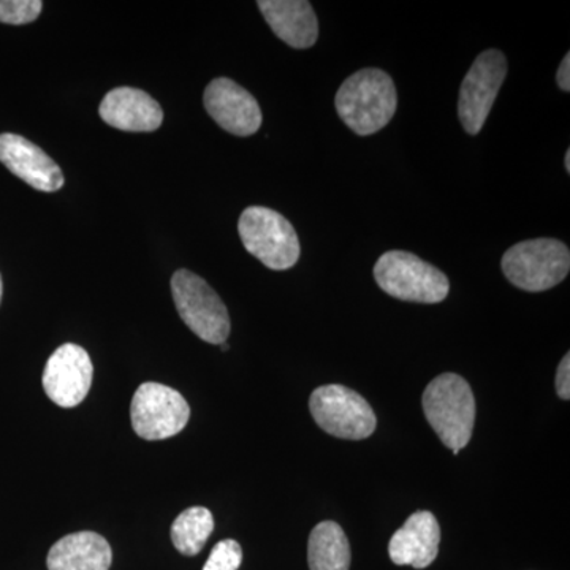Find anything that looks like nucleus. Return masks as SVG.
Listing matches in <instances>:
<instances>
[{
	"label": "nucleus",
	"instance_id": "nucleus-1",
	"mask_svg": "<svg viewBox=\"0 0 570 570\" xmlns=\"http://www.w3.org/2000/svg\"><path fill=\"white\" fill-rule=\"evenodd\" d=\"M335 107L352 132L360 137L376 134L395 116V82L387 71L381 69L355 71L337 89Z\"/></svg>",
	"mask_w": 570,
	"mask_h": 570
},
{
	"label": "nucleus",
	"instance_id": "nucleus-2",
	"mask_svg": "<svg viewBox=\"0 0 570 570\" xmlns=\"http://www.w3.org/2000/svg\"><path fill=\"white\" fill-rule=\"evenodd\" d=\"M422 404L428 423L439 439L453 455H459L474 430L475 400L471 385L459 374H441L425 389Z\"/></svg>",
	"mask_w": 570,
	"mask_h": 570
},
{
	"label": "nucleus",
	"instance_id": "nucleus-3",
	"mask_svg": "<svg viewBox=\"0 0 570 570\" xmlns=\"http://www.w3.org/2000/svg\"><path fill=\"white\" fill-rule=\"evenodd\" d=\"M379 287L401 302L436 305L448 298L449 277L417 255L406 250H389L374 266Z\"/></svg>",
	"mask_w": 570,
	"mask_h": 570
},
{
	"label": "nucleus",
	"instance_id": "nucleus-4",
	"mask_svg": "<svg viewBox=\"0 0 570 570\" xmlns=\"http://www.w3.org/2000/svg\"><path fill=\"white\" fill-rule=\"evenodd\" d=\"M501 266L509 283L521 291H549L569 275V247L560 239H528L509 247Z\"/></svg>",
	"mask_w": 570,
	"mask_h": 570
},
{
	"label": "nucleus",
	"instance_id": "nucleus-5",
	"mask_svg": "<svg viewBox=\"0 0 570 570\" xmlns=\"http://www.w3.org/2000/svg\"><path fill=\"white\" fill-rule=\"evenodd\" d=\"M238 234L247 253L275 272L292 268L302 254L294 225L265 206H249L243 212Z\"/></svg>",
	"mask_w": 570,
	"mask_h": 570
},
{
	"label": "nucleus",
	"instance_id": "nucleus-6",
	"mask_svg": "<svg viewBox=\"0 0 570 570\" xmlns=\"http://www.w3.org/2000/svg\"><path fill=\"white\" fill-rule=\"evenodd\" d=\"M171 294L184 324L209 344H224L230 335V316L220 296L204 277L178 269L171 277Z\"/></svg>",
	"mask_w": 570,
	"mask_h": 570
},
{
	"label": "nucleus",
	"instance_id": "nucleus-7",
	"mask_svg": "<svg viewBox=\"0 0 570 570\" xmlns=\"http://www.w3.org/2000/svg\"><path fill=\"white\" fill-rule=\"evenodd\" d=\"M311 414L325 433L362 441L376 431L377 419L370 403L344 385H322L309 397Z\"/></svg>",
	"mask_w": 570,
	"mask_h": 570
},
{
	"label": "nucleus",
	"instance_id": "nucleus-8",
	"mask_svg": "<svg viewBox=\"0 0 570 570\" xmlns=\"http://www.w3.org/2000/svg\"><path fill=\"white\" fill-rule=\"evenodd\" d=\"M190 407L181 393L167 385L146 382L135 392L130 419L135 433L145 441H164L181 433Z\"/></svg>",
	"mask_w": 570,
	"mask_h": 570
},
{
	"label": "nucleus",
	"instance_id": "nucleus-9",
	"mask_svg": "<svg viewBox=\"0 0 570 570\" xmlns=\"http://www.w3.org/2000/svg\"><path fill=\"white\" fill-rule=\"evenodd\" d=\"M508 75V59L499 50H487L475 59L461 82L459 116L469 135L485 126L494 100Z\"/></svg>",
	"mask_w": 570,
	"mask_h": 570
},
{
	"label": "nucleus",
	"instance_id": "nucleus-10",
	"mask_svg": "<svg viewBox=\"0 0 570 570\" xmlns=\"http://www.w3.org/2000/svg\"><path fill=\"white\" fill-rule=\"evenodd\" d=\"M92 377L94 366L88 352L77 344H63L45 366V393L58 406L75 407L88 396Z\"/></svg>",
	"mask_w": 570,
	"mask_h": 570
},
{
	"label": "nucleus",
	"instance_id": "nucleus-11",
	"mask_svg": "<svg viewBox=\"0 0 570 570\" xmlns=\"http://www.w3.org/2000/svg\"><path fill=\"white\" fill-rule=\"evenodd\" d=\"M204 102L214 121L236 137H250L262 127L261 105L253 94L230 78H216L209 82Z\"/></svg>",
	"mask_w": 570,
	"mask_h": 570
},
{
	"label": "nucleus",
	"instance_id": "nucleus-12",
	"mask_svg": "<svg viewBox=\"0 0 570 570\" xmlns=\"http://www.w3.org/2000/svg\"><path fill=\"white\" fill-rule=\"evenodd\" d=\"M0 163L41 193H56L63 186L61 167L43 149L21 135L0 134Z\"/></svg>",
	"mask_w": 570,
	"mask_h": 570
},
{
	"label": "nucleus",
	"instance_id": "nucleus-13",
	"mask_svg": "<svg viewBox=\"0 0 570 570\" xmlns=\"http://www.w3.org/2000/svg\"><path fill=\"white\" fill-rule=\"evenodd\" d=\"M99 112L108 126L124 132H154L164 121L159 102L141 89L129 86L108 92L100 104Z\"/></svg>",
	"mask_w": 570,
	"mask_h": 570
},
{
	"label": "nucleus",
	"instance_id": "nucleus-14",
	"mask_svg": "<svg viewBox=\"0 0 570 570\" xmlns=\"http://www.w3.org/2000/svg\"><path fill=\"white\" fill-rule=\"evenodd\" d=\"M441 528L426 510L412 513L390 540L389 553L397 566L425 569L438 558Z\"/></svg>",
	"mask_w": 570,
	"mask_h": 570
},
{
	"label": "nucleus",
	"instance_id": "nucleus-15",
	"mask_svg": "<svg viewBox=\"0 0 570 570\" xmlns=\"http://www.w3.org/2000/svg\"><path fill=\"white\" fill-rule=\"evenodd\" d=\"M258 10L273 32L296 50L314 47L318 39V20L306 0H261Z\"/></svg>",
	"mask_w": 570,
	"mask_h": 570
},
{
	"label": "nucleus",
	"instance_id": "nucleus-16",
	"mask_svg": "<svg viewBox=\"0 0 570 570\" xmlns=\"http://www.w3.org/2000/svg\"><path fill=\"white\" fill-rule=\"evenodd\" d=\"M110 543L92 531L66 535L51 547L48 570H110Z\"/></svg>",
	"mask_w": 570,
	"mask_h": 570
},
{
	"label": "nucleus",
	"instance_id": "nucleus-17",
	"mask_svg": "<svg viewBox=\"0 0 570 570\" xmlns=\"http://www.w3.org/2000/svg\"><path fill=\"white\" fill-rule=\"evenodd\" d=\"M307 562L311 570H348L351 546L335 521H322L309 535Z\"/></svg>",
	"mask_w": 570,
	"mask_h": 570
},
{
	"label": "nucleus",
	"instance_id": "nucleus-18",
	"mask_svg": "<svg viewBox=\"0 0 570 570\" xmlns=\"http://www.w3.org/2000/svg\"><path fill=\"white\" fill-rule=\"evenodd\" d=\"M213 530V513L206 508H190L179 513L171 524V540L184 557H195L204 550Z\"/></svg>",
	"mask_w": 570,
	"mask_h": 570
},
{
	"label": "nucleus",
	"instance_id": "nucleus-19",
	"mask_svg": "<svg viewBox=\"0 0 570 570\" xmlns=\"http://www.w3.org/2000/svg\"><path fill=\"white\" fill-rule=\"evenodd\" d=\"M43 9L40 0H0V22L6 24H29L39 18Z\"/></svg>",
	"mask_w": 570,
	"mask_h": 570
},
{
	"label": "nucleus",
	"instance_id": "nucleus-20",
	"mask_svg": "<svg viewBox=\"0 0 570 570\" xmlns=\"http://www.w3.org/2000/svg\"><path fill=\"white\" fill-rule=\"evenodd\" d=\"M242 562V546L236 540L225 539L216 543L204 570H238Z\"/></svg>",
	"mask_w": 570,
	"mask_h": 570
},
{
	"label": "nucleus",
	"instance_id": "nucleus-21",
	"mask_svg": "<svg viewBox=\"0 0 570 570\" xmlns=\"http://www.w3.org/2000/svg\"><path fill=\"white\" fill-rule=\"evenodd\" d=\"M557 392L561 400L568 401L570 397V354H566L558 366Z\"/></svg>",
	"mask_w": 570,
	"mask_h": 570
},
{
	"label": "nucleus",
	"instance_id": "nucleus-22",
	"mask_svg": "<svg viewBox=\"0 0 570 570\" xmlns=\"http://www.w3.org/2000/svg\"><path fill=\"white\" fill-rule=\"evenodd\" d=\"M557 81L560 89L564 92L570 91V55L564 56L561 61L560 69H558Z\"/></svg>",
	"mask_w": 570,
	"mask_h": 570
},
{
	"label": "nucleus",
	"instance_id": "nucleus-23",
	"mask_svg": "<svg viewBox=\"0 0 570 570\" xmlns=\"http://www.w3.org/2000/svg\"><path fill=\"white\" fill-rule=\"evenodd\" d=\"M564 165H566V171H568V174H570V149H568V153H566Z\"/></svg>",
	"mask_w": 570,
	"mask_h": 570
},
{
	"label": "nucleus",
	"instance_id": "nucleus-24",
	"mask_svg": "<svg viewBox=\"0 0 570 570\" xmlns=\"http://www.w3.org/2000/svg\"><path fill=\"white\" fill-rule=\"evenodd\" d=\"M2 294H3V284H2V276H0V302H2Z\"/></svg>",
	"mask_w": 570,
	"mask_h": 570
},
{
	"label": "nucleus",
	"instance_id": "nucleus-25",
	"mask_svg": "<svg viewBox=\"0 0 570 570\" xmlns=\"http://www.w3.org/2000/svg\"><path fill=\"white\" fill-rule=\"evenodd\" d=\"M220 346H223V351H228V344L227 343L220 344Z\"/></svg>",
	"mask_w": 570,
	"mask_h": 570
}]
</instances>
